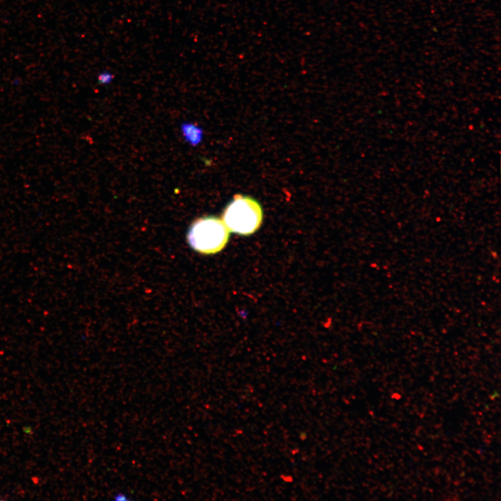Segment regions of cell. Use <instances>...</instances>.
I'll list each match as a JSON object with an SVG mask.
<instances>
[{"instance_id":"6da1fadb","label":"cell","mask_w":501,"mask_h":501,"mask_svg":"<svg viewBox=\"0 0 501 501\" xmlns=\"http://www.w3.org/2000/svg\"><path fill=\"white\" fill-rule=\"evenodd\" d=\"M230 232L223 221L216 216L197 218L191 225L187 241L196 251L210 255L220 252L226 246Z\"/></svg>"},{"instance_id":"7a4b0ae2","label":"cell","mask_w":501,"mask_h":501,"mask_svg":"<svg viewBox=\"0 0 501 501\" xmlns=\"http://www.w3.org/2000/svg\"><path fill=\"white\" fill-rule=\"evenodd\" d=\"M222 221L229 231L240 235H250L262 224V209L253 198L236 194L225 208Z\"/></svg>"},{"instance_id":"3957f363","label":"cell","mask_w":501,"mask_h":501,"mask_svg":"<svg viewBox=\"0 0 501 501\" xmlns=\"http://www.w3.org/2000/svg\"><path fill=\"white\" fill-rule=\"evenodd\" d=\"M114 498L116 500H127L129 498L125 493H117L114 495Z\"/></svg>"}]
</instances>
